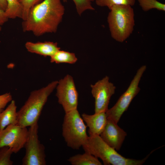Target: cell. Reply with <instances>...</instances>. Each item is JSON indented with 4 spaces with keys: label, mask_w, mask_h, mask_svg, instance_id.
<instances>
[{
    "label": "cell",
    "mask_w": 165,
    "mask_h": 165,
    "mask_svg": "<svg viewBox=\"0 0 165 165\" xmlns=\"http://www.w3.org/2000/svg\"><path fill=\"white\" fill-rule=\"evenodd\" d=\"M65 9L61 0H43L30 9L22 23L23 30L39 36L55 33L62 21Z\"/></svg>",
    "instance_id": "6da1fadb"
},
{
    "label": "cell",
    "mask_w": 165,
    "mask_h": 165,
    "mask_svg": "<svg viewBox=\"0 0 165 165\" xmlns=\"http://www.w3.org/2000/svg\"><path fill=\"white\" fill-rule=\"evenodd\" d=\"M58 82L57 81H53L46 86L31 93L24 105L17 112V124L27 127L38 121L48 97L56 87Z\"/></svg>",
    "instance_id": "7a4b0ae2"
},
{
    "label": "cell",
    "mask_w": 165,
    "mask_h": 165,
    "mask_svg": "<svg viewBox=\"0 0 165 165\" xmlns=\"http://www.w3.org/2000/svg\"><path fill=\"white\" fill-rule=\"evenodd\" d=\"M109 10L107 22L111 37L117 42H123L129 37L134 30V9L130 5H116Z\"/></svg>",
    "instance_id": "3957f363"
},
{
    "label": "cell",
    "mask_w": 165,
    "mask_h": 165,
    "mask_svg": "<svg viewBox=\"0 0 165 165\" xmlns=\"http://www.w3.org/2000/svg\"><path fill=\"white\" fill-rule=\"evenodd\" d=\"M82 147L85 152L99 158L105 165H141L147 159L141 160L126 158L106 143L99 135H89Z\"/></svg>",
    "instance_id": "277c9868"
},
{
    "label": "cell",
    "mask_w": 165,
    "mask_h": 165,
    "mask_svg": "<svg viewBox=\"0 0 165 165\" xmlns=\"http://www.w3.org/2000/svg\"><path fill=\"white\" fill-rule=\"evenodd\" d=\"M62 134L67 145L73 149H79L87 141L86 126L77 109L65 113Z\"/></svg>",
    "instance_id": "5b68a950"
},
{
    "label": "cell",
    "mask_w": 165,
    "mask_h": 165,
    "mask_svg": "<svg viewBox=\"0 0 165 165\" xmlns=\"http://www.w3.org/2000/svg\"><path fill=\"white\" fill-rule=\"evenodd\" d=\"M146 69V65L141 66L138 70L126 90L121 96L116 104L106 112L107 118L118 123L121 116L128 109L131 102L140 91L138 85Z\"/></svg>",
    "instance_id": "8992f818"
},
{
    "label": "cell",
    "mask_w": 165,
    "mask_h": 165,
    "mask_svg": "<svg viewBox=\"0 0 165 165\" xmlns=\"http://www.w3.org/2000/svg\"><path fill=\"white\" fill-rule=\"evenodd\" d=\"M29 127L27 139L24 146L25 154L22 160V164L45 165V148L38 139V122Z\"/></svg>",
    "instance_id": "52a82bcc"
},
{
    "label": "cell",
    "mask_w": 165,
    "mask_h": 165,
    "mask_svg": "<svg viewBox=\"0 0 165 165\" xmlns=\"http://www.w3.org/2000/svg\"><path fill=\"white\" fill-rule=\"evenodd\" d=\"M56 87L58 102L65 113L77 109L78 94L72 76L67 75L58 81Z\"/></svg>",
    "instance_id": "ba28073f"
},
{
    "label": "cell",
    "mask_w": 165,
    "mask_h": 165,
    "mask_svg": "<svg viewBox=\"0 0 165 165\" xmlns=\"http://www.w3.org/2000/svg\"><path fill=\"white\" fill-rule=\"evenodd\" d=\"M28 135L27 127L10 124L0 132V148L6 146L16 153L24 147Z\"/></svg>",
    "instance_id": "9c48e42d"
},
{
    "label": "cell",
    "mask_w": 165,
    "mask_h": 165,
    "mask_svg": "<svg viewBox=\"0 0 165 165\" xmlns=\"http://www.w3.org/2000/svg\"><path fill=\"white\" fill-rule=\"evenodd\" d=\"M90 86L91 93L95 99V113L106 112L108 109L110 98L115 93L116 86L109 82L107 76Z\"/></svg>",
    "instance_id": "30bf717a"
},
{
    "label": "cell",
    "mask_w": 165,
    "mask_h": 165,
    "mask_svg": "<svg viewBox=\"0 0 165 165\" xmlns=\"http://www.w3.org/2000/svg\"><path fill=\"white\" fill-rule=\"evenodd\" d=\"M127 134L112 119L107 118L103 131L99 135L108 145L119 150L120 149Z\"/></svg>",
    "instance_id": "8fae6325"
},
{
    "label": "cell",
    "mask_w": 165,
    "mask_h": 165,
    "mask_svg": "<svg viewBox=\"0 0 165 165\" xmlns=\"http://www.w3.org/2000/svg\"><path fill=\"white\" fill-rule=\"evenodd\" d=\"M82 117L89 128V135H100L105 128L107 119L105 112L91 115L84 113L82 115Z\"/></svg>",
    "instance_id": "7c38bea8"
},
{
    "label": "cell",
    "mask_w": 165,
    "mask_h": 165,
    "mask_svg": "<svg viewBox=\"0 0 165 165\" xmlns=\"http://www.w3.org/2000/svg\"><path fill=\"white\" fill-rule=\"evenodd\" d=\"M25 47L29 52L44 57H51L60 49L57 42H28L25 44Z\"/></svg>",
    "instance_id": "4fadbf2b"
},
{
    "label": "cell",
    "mask_w": 165,
    "mask_h": 165,
    "mask_svg": "<svg viewBox=\"0 0 165 165\" xmlns=\"http://www.w3.org/2000/svg\"><path fill=\"white\" fill-rule=\"evenodd\" d=\"M16 108L15 101L12 100L6 109L0 113V132L9 125L17 124Z\"/></svg>",
    "instance_id": "5bb4252c"
},
{
    "label": "cell",
    "mask_w": 165,
    "mask_h": 165,
    "mask_svg": "<svg viewBox=\"0 0 165 165\" xmlns=\"http://www.w3.org/2000/svg\"><path fill=\"white\" fill-rule=\"evenodd\" d=\"M72 165H101L98 158L86 152L70 157L68 160Z\"/></svg>",
    "instance_id": "9a60e30c"
},
{
    "label": "cell",
    "mask_w": 165,
    "mask_h": 165,
    "mask_svg": "<svg viewBox=\"0 0 165 165\" xmlns=\"http://www.w3.org/2000/svg\"><path fill=\"white\" fill-rule=\"evenodd\" d=\"M50 57L51 62L57 64L67 63L73 64L77 61V58L74 53L60 50Z\"/></svg>",
    "instance_id": "2e32d148"
},
{
    "label": "cell",
    "mask_w": 165,
    "mask_h": 165,
    "mask_svg": "<svg viewBox=\"0 0 165 165\" xmlns=\"http://www.w3.org/2000/svg\"><path fill=\"white\" fill-rule=\"evenodd\" d=\"M7 4L5 13L9 19H22V9L18 0H6Z\"/></svg>",
    "instance_id": "e0dca14e"
},
{
    "label": "cell",
    "mask_w": 165,
    "mask_h": 165,
    "mask_svg": "<svg viewBox=\"0 0 165 165\" xmlns=\"http://www.w3.org/2000/svg\"><path fill=\"white\" fill-rule=\"evenodd\" d=\"M139 4L145 12L155 9L160 11H165V5L157 0H138Z\"/></svg>",
    "instance_id": "ac0fdd59"
},
{
    "label": "cell",
    "mask_w": 165,
    "mask_h": 165,
    "mask_svg": "<svg viewBox=\"0 0 165 165\" xmlns=\"http://www.w3.org/2000/svg\"><path fill=\"white\" fill-rule=\"evenodd\" d=\"M96 5L101 7H106L109 9L116 5L134 6L136 0H95Z\"/></svg>",
    "instance_id": "d6986e66"
},
{
    "label": "cell",
    "mask_w": 165,
    "mask_h": 165,
    "mask_svg": "<svg viewBox=\"0 0 165 165\" xmlns=\"http://www.w3.org/2000/svg\"><path fill=\"white\" fill-rule=\"evenodd\" d=\"M62 0L64 2L67 1V0ZM72 0L75 4L77 13L79 16H81L86 10H93L95 9L92 5V2L94 0Z\"/></svg>",
    "instance_id": "ffe728a7"
},
{
    "label": "cell",
    "mask_w": 165,
    "mask_h": 165,
    "mask_svg": "<svg viewBox=\"0 0 165 165\" xmlns=\"http://www.w3.org/2000/svg\"><path fill=\"white\" fill-rule=\"evenodd\" d=\"M13 153L12 148L5 146L0 148V165H12L13 162L10 160Z\"/></svg>",
    "instance_id": "44dd1931"
},
{
    "label": "cell",
    "mask_w": 165,
    "mask_h": 165,
    "mask_svg": "<svg viewBox=\"0 0 165 165\" xmlns=\"http://www.w3.org/2000/svg\"><path fill=\"white\" fill-rule=\"evenodd\" d=\"M43 0H18L22 9V19L25 20L31 8Z\"/></svg>",
    "instance_id": "7402d4cb"
},
{
    "label": "cell",
    "mask_w": 165,
    "mask_h": 165,
    "mask_svg": "<svg viewBox=\"0 0 165 165\" xmlns=\"http://www.w3.org/2000/svg\"><path fill=\"white\" fill-rule=\"evenodd\" d=\"M12 100V95L10 93H7L0 95V113L4 110L6 105Z\"/></svg>",
    "instance_id": "603a6c76"
},
{
    "label": "cell",
    "mask_w": 165,
    "mask_h": 165,
    "mask_svg": "<svg viewBox=\"0 0 165 165\" xmlns=\"http://www.w3.org/2000/svg\"><path fill=\"white\" fill-rule=\"evenodd\" d=\"M8 19L5 11L2 8L0 5V26L3 25L8 21Z\"/></svg>",
    "instance_id": "cb8c5ba5"
},
{
    "label": "cell",
    "mask_w": 165,
    "mask_h": 165,
    "mask_svg": "<svg viewBox=\"0 0 165 165\" xmlns=\"http://www.w3.org/2000/svg\"><path fill=\"white\" fill-rule=\"evenodd\" d=\"M0 5L2 8L5 11L7 6L6 0H0Z\"/></svg>",
    "instance_id": "d4e9b609"
},
{
    "label": "cell",
    "mask_w": 165,
    "mask_h": 165,
    "mask_svg": "<svg viewBox=\"0 0 165 165\" xmlns=\"http://www.w3.org/2000/svg\"><path fill=\"white\" fill-rule=\"evenodd\" d=\"M1 30H2L1 26H0V31H1Z\"/></svg>",
    "instance_id": "484cf974"
}]
</instances>
